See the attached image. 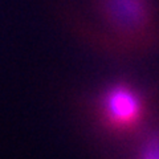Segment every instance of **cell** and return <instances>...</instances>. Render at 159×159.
<instances>
[{
  "mask_svg": "<svg viewBox=\"0 0 159 159\" xmlns=\"http://www.w3.org/2000/svg\"><path fill=\"white\" fill-rule=\"evenodd\" d=\"M151 113L148 94L127 80L110 82L97 94L93 116L107 137L126 139L143 134Z\"/></svg>",
  "mask_w": 159,
  "mask_h": 159,
  "instance_id": "obj_2",
  "label": "cell"
},
{
  "mask_svg": "<svg viewBox=\"0 0 159 159\" xmlns=\"http://www.w3.org/2000/svg\"><path fill=\"white\" fill-rule=\"evenodd\" d=\"M90 4L98 33L116 51L146 52L159 41L155 0H90Z\"/></svg>",
  "mask_w": 159,
  "mask_h": 159,
  "instance_id": "obj_1",
  "label": "cell"
},
{
  "mask_svg": "<svg viewBox=\"0 0 159 159\" xmlns=\"http://www.w3.org/2000/svg\"><path fill=\"white\" fill-rule=\"evenodd\" d=\"M133 159H159V131H150L139 137Z\"/></svg>",
  "mask_w": 159,
  "mask_h": 159,
  "instance_id": "obj_3",
  "label": "cell"
}]
</instances>
